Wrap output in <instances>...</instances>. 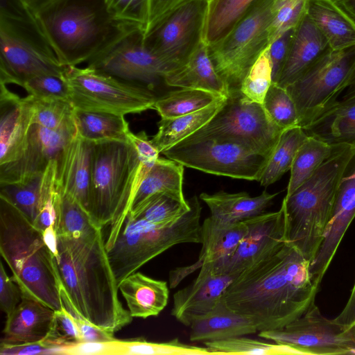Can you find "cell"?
Returning <instances> with one entry per match:
<instances>
[{
  "label": "cell",
  "mask_w": 355,
  "mask_h": 355,
  "mask_svg": "<svg viewBox=\"0 0 355 355\" xmlns=\"http://www.w3.org/2000/svg\"><path fill=\"white\" fill-rule=\"evenodd\" d=\"M277 194L263 191L259 196L252 197L246 192L219 191L214 194L202 193L200 198L209 208L212 218L232 223L263 213Z\"/></svg>",
  "instance_id": "cell-29"
},
{
  "label": "cell",
  "mask_w": 355,
  "mask_h": 355,
  "mask_svg": "<svg viewBox=\"0 0 355 355\" xmlns=\"http://www.w3.org/2000/svg\"><path fill=\"white\" fill-rule=\"evenodd\" d=\"M189 209L188 200L181 202L170 195L159 193L151 196L128 214L150 223L166 224L178 220Z\"/></svg>",
  "instance_id": "cell-42"
},
{
  "label": "cell",
  "mask_w": 355,
  "mask_h": 355,
  "mask_svg": "<svg viewBox=\"0 0 355 355\" xmlns=\"http://www.w3.org/2000/svg\"><path fill=\"white\" fill-rule=\"evenodd\" d=\"M118 286L132 318L157 316L167 305L169 290L166 282L135 272Z\"/></svg>",
  "instance_id": "cell-28"
},
{
  "label": "cell",
  "mask_w": 355,
  "mask_h": 355,
  "mask_svg": "<svg viewBox=\"0 0 355 355\" xmlns=\"http://www.w3.org/2000/svg\"><path fill=\"white\" fill-rule=\"evenodd\" d=\"M309 0H273L268 28L270 45L290 29L295 28L307 14Z\"/></svg>",
  "instance_id": "cell-44"
},
{
  "label": "cell",
  "mask_w": 355,
  "mask_h": 355,
  "mask_svg": "<svg viewBox=\"0 0 355 355\" xmlns=\"http://www.w3.org/2000/svg\"><path fill=\"white\" fill-rule=\"evenodd\" d=\"M334 320L345 328L355 321V282L345 306Z\"/></svg>",
  "instance_id": "cell-58"
},
{
  "label": "cell",
  "mask_w": 355,
  "mask_h": 355,
  "mask_svg": "<svg viewBox=\"0 0 355 355\" xmlns=\"http://www.w3.org/2000/svg\"><path fill=\"white\" fill-rule=\"evenodd\" d=\"M333 146L309 136L298 150L292 166L286 196L304 183L330 156Z\"/></svg>",
  "instance_id": "cell-38"
},
{
  "label": "cell",
  "mask_w": 355,
  "mask_h": 355,
  "mask_svg": "<svg viewBox=\"0 0 355 355\" xmlns=\"http://www.w3.org/2000/svg\"><path fill=\"white\" fill-rule=\"evenodd\" d=\"M272 1L257 0L223 38L208 46L214 66L230 91L240 89L252 65L270 46Z\"/></svg>",
  "instance_id": "cell-9"
},
{
  "label": "cell",
  "mask_w": 355,
  "mask_h": 355,
  "mask_svg": "<svg viewBox=\"0 0 355 355\" xmlns=\"http://www.w3.org/2000/svg\"><path fill=\"white\" fill-rule=\"evenodd\" d=\"M355 64V45L330 50L286 87L293 100L302 128L331 103Z\"/></svg>",
  "instance_id": "cell-13"
},
{
  "label": "cell",
  "mask_w": 355,
  "mask_h": 355,
  "mask_svg": "<svg viewBox=\"0 0 355 355\" xmlns=\"http://www.w3.org/2000/svg\"><path fill=\"white\" fill-rule=\"evenodd\" d=\"M29 96L34 107L33 124L55 130L75 122L73 117L75 109L70 101L40 99Z\"/></svg>",
  "instance_id": "cell-46"
},
{
  "label": "cell",
  "mask_w": 355,
  "mask_h": 355,
  "mask_svg": "<svg viewBox=\"0 0 355 355\" xmlns=\"http://www.w3.org/2000/svg\"><path fill=\"white\" fill-rule=\"evenodd\" d=\"M43 174L35 175L15 182L0 184V196L19 209L32 224L44 202L42 191Z\"/></svg>",
  "instance_id": "cell-39"
},
{
  "label": "cell",
  "mask_w": 355,
  "mask_h": 355,
  "mask_svg": "<svg viewBox=\"0 0 355 355\" xmlns=\"http://www.w3.org/2000/svg\"><path fill=\"white\" fill-rule=\"evenodd\" d=\"M345 327L325 318L314 302L300 318L282 329L259 331L261 338L291 346L303 354H354Z\"/></svg>",
  "instance_id": "cell-16"
},
{
  "label": "cell",
  "mask_w": 355,
  "mask_h": 355,
  "mask_svg": "<svg viewBox=\"0 0 355 355\" xmlns=\"http://www.w3.org/2000/svg\"><path fill=\"white\" fill-rule=\"evenodd\" d=\"M35 15L64 67L87 62L128 31L141 27L116 19L105 0H53Z\"/></svg>",
  "instance_id": "cell-3"
},
{
  "label": "cell",
  "mask_w": 355,
  "mask_h": 355,
  "mask_svg": "<svg viewBox=\"0 0 355 355\" xmlns=\"http://www.w3.org/2000/svg\"><path fill=\"white\" fill-rule=\"evenodd\" d=\"M54 310L42 302L27 297L8 315L1 343L19 344L44 340L53 321Z\"/></svg>",
  "instance_id": "cell-26"
},
{
  "label": "cell",
  "mask_w": 355,
  "mask_h": 355,
  "mask_svg": "<svg viewBox=\"0 0 355 355\" xmlns=\"http://www.w3.org/2000/svg\"><path fill=\"white\" fill-rule=\"evenodd\" d=\"M54 227L57 235H79L102 228L71 196L58 191Z\"/></svg>",
  "instance_id": "cell-40"
},
{
  "label": "cell",
  "mask_w": 355,
  "mask_h": 355,
  "mask_svg": "<svg viewBox=\"0 0 355 355\" xmlns=\"http://www.w3.org/2000/svg\"><path fill=\"white\" fill-rule=\"evenodd\" d=\"M272 84V63L269 46L265 49L243 80L240 91L251 101L263 104Z\"/></svg>",
  "instance_id": "cell-47"
},
{
  "label": "cell",
  "mask_w": 355,
  "mask_h": 355,
  "mask_svg": "<svg viewBox=\"0 0 355 355\" xmlns=\"http://www.w3.org/2000/svg\"><path fill=\"white\" fill-rule=\"evenodd\" d=\"M28 8L35 14L53 0H24Z\"/></svg>",
  "instance_id": "cell-61"
},
{
  "label": "cell",
  "mask_w": 355,
  "mask_h": 355,
  "mask_svg": "<svg viewBox=\"0 0 355 355\" xmlns=\"http://www.w3.org/2000/svg\"><path fill=\"white\" fill-rule=\"evenodd\" d=\"M153 163L141 162L128 140L94 143L89 214L98 226L110 225L107 250L112 246L139 184Z\"/></svg>",
  "instance_id": "cell-5"
},
{
  "label": "cell",
  "mask_w": 355,
  "mask_h": 355,
  "mask_svg": "<svg viewBox=\"0 0 355 355\" xmlns=\"http://www.w3.org/2000/svg\"><path fill=\"white\" fill-rule=\"evenodd\" d=\"M263 106L269 118L283 130L300 126L296 106L286 88L272 83Z\"/></svg>",
  "instance_id": "cell-45"
},
{
  "label": "cell",
  "mask_w": 355,
  "mask_h": 355,
  "mask_svg": "<svg viewBox=\"0 0 355 355\" xmlns=\"http://www.w3.org/2000/svg\"><path fill=\"white\" fill-rule=\"evenodd\" d=\"M189 327L192 342L220 340L258 331L251 318L231 309L222 300L211 311L195 318Z\"/></svg>",
  "instance_id": "cell-27"
},
{
  "label": "cell",
  "mask_w": 355,
  "mask_h": 355,
  "mask_svg": "<svg viewBox=\"0 0 355 355\" xmlns=\"http://www.w3.org/2000/svg\"><path fill=\"white\" fill-rule=\"evenodd\" d=\"M193 0H148V19L144 33L149 31L175 10Z\"/></svg>",
  "instance_id": "cell-55"
},
{
  "label": "cell",
  "mask_w": 355,
  "mask_h": 355,
  "mask_svg": "<svg viewBox=\"0 0 355 355\" xmlns=\"http://www.w3.org/2000/svg\"><path fill=\"white\" fill-rule=\"evenodd\" d=\"M245 222L223 223L211 216L202 225V248L199 258L192 265L176 268L180 279L200 268L204 263L218 262L230 258L247 232Z\"/></svg>",
  "instance_id": "cell-25"
},
{
  "label": "cell",
  "mask_w": 355,
  "mask_h": 355,
  "mask_svg": "<svg viewBox=\"0 0 355 355\" xmlns=\"http://www.w3.org/2000/svg\"><path fill=\"white\" fill-rule=\"evenodd\" d=\"M55 259L61 285L83 318L112 334L132 321L119 299L102 228L58 235Z\"/></svg>",
  "instance_id": "cell-2"
},
{
  "label": "cell",
  "mask_w": 355,
  "mask_h": 355,
  "mask_svg": "<svg viewBox=\"0 0 355 355\" xmlns=\"http://www.w3.org/2000/svg\"><path fill=\"white\" fill-rule=\"evenodd\" d=\"M331 50L326 37L306 15L295 28L278 85L286 88Z\"/></svg>",
  "instance_id": "cell-23"
},
{
  "label": "cell",
  "mask_w": 355,
  "mask_h": 355,
  "mask_svg": "<svg viewBox=\"0 0 355 355\" xmlns=\"http://www.w3.org/2000/svg\"><path fill=\"white\" fill-rule=\"evenodd\" d=\"M223 97L203 89L180 88L159 96L153 109L162 119L173 118L200 110Z\"/></svg>",
  "instance_id": "cell-37"
},
{
  "label": "cell",
  "mask_w": 355,
  "mask_h": 355,
  "mask_svg": "<svg viewBox=\"0 0 355 355\" xmlns=\"http://www.w3.org/2000/svg\"><path fill=\"white\" fill-rule=\"evenodd\" d=\"M209 1V0H208Z\"/></svg>",
  "instance_id": "cell-64"
},
{
  "label": "cell",
  "mask_w": 355,
  "mask_h": 355,
  "mask_svg": "<svg viewBox=\"0 0 355 355\" xmlns=\"http://www.w3.org/2000/svg\"><path fill=\"white\" fill-rule=\"evenodd\" d=\"M355 26V0H331Z\"/></svg>",
  "instance_id": "cell-59"
},
{
  "label": "cell",
  "mask_w": 355,
  "mask_h": 355,
  "mask_svg": "<svg viewBox=\"0 0 355 355\" xmlns=\"http://www.w3.org/2000/svg\"><path fill=\"white\" fill-rule=\"evenodd\" d=\"M128 141L135 148L141 162L153 163L159 157V152L146 132L141 131L135 134L130 131L128 134Z\"/></svg>",
  "instance_id": "cell-56"
},
{
  "label": "cell",
  "mask_w": 355,
  "mask_h": 355,
  "mask_svg": "<svg viewBox=\"0 0 355 355\" xmlns=\"http://www.w3.org/2000/svg\"><path fill=\"white\" fill-rule=\"evenodd\" d=\"M21 1L25 3V1L24 0H20Z\"/></svg>",
  "instance_id": "cell-63"
},
{
  "label": "cell",
  "mask_w": 355,
  "mask_h": 355,
  "mask_svg": "<svg viewBox=\"0 0 355 355\" xmlns=\"http://www.w3.org/2000/svg\"><path fill=\"white\" fill-rule=\"evenodd\" d=\"M65 68L28 8L0 11V83L22 87L37 76L63 75Z\"/></svg>",
  "instance_id": "cell-8"
},
{
  "label": "cell",
  "mask_w": 355,
  "mask_h": 355,
  "mask_svg": "<svg viewBox=\"0 0 355 355\" xmlns=\"http://www.w3.org/2000/svg\"><path fill=\"white\" fill-rule=\"evenodd\" d=\"M303 129L307 135L331 146L355 148V103L326 110Z\"/></svg>",
  "instance_id": "cell-31"
},
{
  "label": "cell",
  "mask_w": 355,
  "mask_h": 355,
  "mask_svg": "<svg viewBox=\"0 0 355 355\" xmlns=\"http://www.w3.org/2000/svg\"><path fill=\"white\" fill-rule=\"evenodd\" d=\"M110 14L121 21L140 26L143 31L148 19V0H105Z\"/></svg>",
  "instance_id": "cell-50"
},
{
  "label": "cell",
  "mask_w": 355,
  "mask_h": 355,
  "mask_svg": "<svg viewBox=\"0 0 355 355\" xmlns=\"http://www.w3.org/2000/svg\"><path fill=\"white\" fill-rule=\"evenodd\" d=\"M161 153L184 166L207 173L258 182L268 159L239 144L194 135Z\"/></svg>",
  "instance_id": "cell-12"
},
{
  "label": "cell",
  "mask_w": 355,
  "mask_h": 355,
  "mask_svg": "<svg viewBox=\"0 0 355 355\" xmlns=\"http://www.w3.org/2000/svg\"><path fill=\"white\" fill-rule=\"evenodd\" d=\"M76 134L75 122L55 130L33 124L21 157L0 166V184L15 182L44 173L49 163L57 158Z\"/></svg>",
  "instance_id": "cell-18"
},
{
  "label": "cell",
  "mask_w": 355,
  "mask_h": 355,
  "mask_svg": "<svg viewBox=\"0 0 355 355\" xmlns=\"http://www.w3.org/2000/svg\"><path fill=\"white\" fill-rule=\"evenodd\" d=\"M247 232L229 259L209 263L214 271L238 276L241 272L268 258L286 243L284 207L274 212H263L243 220Z\"/></svg>",
  "instance_id": "cell-17"
},
{
  "label": "cell",
  "mask_w": 355,
  "mask_h": 355,
  "mask_svg": "<svg viewBox=\"0 0 355 355\" xmlns=\"http://www.w3.org/2000/svg\"><path fill=\"white\" fill-rule=\"evenodd\" d=\"M208 355L215 354L206 346L199 347L183 343L178 338L166 342H150L143 338L121 341L120 355Z\"/></svg>",
  "instance_id": "cell-43"
},
{
  "label": "cell",
  "mask_w": 355,
  "mask_h": 355,
  "mask_svg": "<svg viewBox=\"0 0 355 355\" xmlns=\"http://www.w3.org/2000/svg\"><path fill=\"white\" fill-rule=\"evenodd\" d=\"M308 135L300 126L284 130L277 144L269 157L259 180L261 185L268 187L277 182L291 170L295 155Z\"/></svg>",
  "instance_id": "cell-36"
},
{
  "label": "cell",
  "mask_w": 355,
  "mask_h": 355,
  "mask_svg": "<svg viewBox=\"0 0 355 355\" xmlns=\"http://www.w3.org/2000/svg\"><path fill=\"white\" fill-rule=\"evenodd\" d=\"M93 144V142L82 138L76 132L55 159L58 191L71 196L88 214Z\"/></svg>",
  "instance_id": "cell-22"
},
{
  "label": "cell",
  "mask_w": 355,
  "mask_h": 355,
  "mask_svg": "<svg viewBox=\"0 0 355 355\" xmlns=\"http://www.w3.org/2000/svg\"><path fill=\"white\" fill-rule=\"evenodd\" d=\"M163 82L168 86L209 91L227 97L230 88L216 70L208 46L202 41L179 66L165 73Z\"/></svg>",
  "instance_id": "cell-24"
},
{
  "label": "cell",
  "mask_w": 355,
  "mask_h": 355,
  "mask_svg": "<svg viewBox=\"0 0 355 355\" xmlns=\"http://www.w3.org/2000/svg\"><path fill=\"white\" fill-rule=\"evenodd\" d=\"M144 31L137 27L87 62V67L130 85L155 92L168 71L144 44Z\"/></svg>",
  "instance_id": "cell-14"
},
{
  "label": "cell",
  "mask_w": 355,
  "mask_h": 355,
  "mask_svg": "<svg viewBox=\"0 0 355 355\" xmlns=\"http://www.w3.org/2000/svg\"><path fill=\"white\" fill-rule=\"evenodd\" d=\"M352 103H355V64L342 87L324 111Z\"/></svg>",
  "instance_id": "cell-57"
},
{
  "label": "cell",
  "mask_w": 355,
  "mask_h": 355,
  "mask_svg": "<svg viewBox=\"0 0 355 355\" xmlns=\"http://www.w3.org/2000/svg\"><path fill=\"white\" fill-rule=\"evenodd\" d=\"M121 340L80 342L67 347L63 354L67 355H120Z\"/></svg>",
  "instance_id": "cell-53"
},
{
  "label": "cell",
  "mask_w": 355,
  "mask_h": 355,
  "mask_svg": "<svg viewBox=\"0 0 355 355\" xmlns=\"http://www.w3.org/2000/svg\"><path fill=\"white\" fill-rule=\"evenodd\" d=\"M354 217L355 156L348 165L340 183L322 241L309 263L310 273L318 285H320L323 276Z\"/></svg>",
  "instance_id": "cell-19"
},
{
  "label": "cell",
  "mask_w": 355,
  "mask_h": 355,
  "mask_svg": "<svg viewBox=\"0 0 355 355\" xmlns=\"http://www.w3.org/2000/svg\"><path fill=\"white\" fill-rule=\"evenodd\" d=\"M257 1L209 0L203 26V42L209 46L223 38Z\"/></svg>",
  "instance_id": "cell-35"
},
{
  "label": "cell",
  "mask_w": 355,
  "mask_h": 355,
  "mask_svg": "<svg viewBox=\"0 0 355 355\" xmlns=\"http://www.w3.org/2000/svg\"><path fill=\"white\" fill-rule=\"evenodd\" d=\"M333 146L330 156L313 175L282 205L286 216V241L309 261L315 257L329 220L340 183L355 148L348 145Z\"/></svg>",
  "instance_id": "cell-6"
},
{
  "label": "cell",
  "mask_w": 355,
  "mask_h": 355,
  "mask_svg": "<svg viewBox=\"0 0 355 355\" xmlns=\"http://www.w3.org/2000/svg\"><path fill=\"white\" fill-rule=\"evenodd\" d=\"M307 15L332 50L355 45V26L331 0H309Z\"/></svg>",
  "instance_id": "cell-32"
},
{
  "label": "cell",
  "mask_w": 355,
  "mask_h": 355,
  "mask_svg": "<svg viewBox=\"0 0 355 355\" xmlns=\"http://www.w3.org/2000/svg\"><path fill=\"white\" fill-rule=\"evenodd\" d=\"M63 76L75 110L125 116L153 109L159 97L148 88L128 84L87 67L67 66Z\"/></svg>",
  "instance_id": "cell-10"
},
{
  "label": "cell",
  "mask_w": 355,
  "mask_h": 355,
  "mask_svg": "<svg viewBox=\"0 0 355 355\" xmlns=\"http://www.w3.org/2000/svg\"><path fill=\"white\" fill-rule=\"evenodd\" d=\"M73 117L77 133L87 141L128 140L130 130L123 115L74 110Z\"/></svg>",
  "instance_id": "cell-34"
},
{
  "label": "cell",
  "mask_w": 355,
  "mask_h": 355,
  "mask_svg": "<svg viewBox=\"0 0 355 355\" xmlns=\"http://www.w3.org/2000/svg\"><path fill=\"white\" fill-rule=\"evenodd\" d=\"M236 277L216 272L209 263H204L198 277L173 295L171 315L189 327L195 318L207 313L218 304L225 290Z\"/></svg>",
  "instance_id": "cell-20"
},
{
  "label": "cell",
  "mask_w": 355,
  "mask_h": 355,
  "mask_svg": "<svg viewBox=\"0 0 355 355\" xmlns=\"http://www.w3.org/2000/svg\"><path fill=\"white\" fill-rule=\"evenodd\" d=\"M0 252L24 297L54 311L62 307L55 257L42 232L6 198L0 196Z\"/></svg>",
  "instance_id": "cell-4"
},
{
  "label": "cell",
  "mask_w": 355,
  "mask_h": 355,
  "mask_svg": "<svg viewBox=\"0 0 355 355\" xmlns=\"http://www.w3.org/2000/svg\"><path fill=\"white\" fill-rule=\"evenodd\" d=\"M343 334L347 338L354 343L355 347V321L349 327L345 328ZM354 354H355V349L354 351Z\"/></svg>",
  "instance_id": "cell-62"
},
{
  "label": "cell",
  "mask_w": 355,
  "mask_h": 355,
  "mask_svg": "<svg viewBox=\"0 0 355 355\" xmlns=\"http://www.w3.org/2000/svg\"><path fill=\"white\" fill-rule=\"evenodd\" d=\"M207 3L191 1L144 33L145 46L166 65L168 71L181 64L203 41Z\"/></svg>",
  "instance_id": "cell-15"
},
{
  "label": "cell",
  "mask_w": 355,
  "mask_h": 355,
  "mask_svg": "<svg viewBox=\"0 0 355 355\" xmlns=\"http://www.w3.org/2000/svg\"><path fill=\"white\" fill-rule=\"evenodd\" d=\"M226 98H221L193 113L173 118H161L157 123L158 130L151 139L152 143L161 153L192 135L215 116L223 105Z\"/></svg>",
  "instance_id": "cell-33"
},
{
  "label": "cell",
  "mask_w": 355,
  "mask_h": 355,
  "mask_svg": "<svg viewBox=\"0 0 355 355\" xmlns=\"http://www.w3.org/2000/svg\"><path fill=\"white\" fill-rule=\"evenodd\" d=\"M319 287L310 273L309 261L286 243L241 272L221 300L251 318L258 332L275 330L302 316L315 302Z\"/></svg>",
  "instance_id": "cell-1"
},
{
  "label": "cell",
  "mask_w": 355,
  "mask_h": 355,
  "mask_svg": "<svg viewBox=\"0 0 355 355\" xmlns=\"http://www.w3.org/2000/svg\"><path fill=\"white\" fill-rule=\"evenodd\" d=\"M187 200L189 210L169 223H153L128 214L112 246L107 250L118 286L172 246L202 243L201 205L196 196Z\"/></svg>",
  "instance_id": "cell-7"
},
{
  "label": "cell",
  "mask_w": 355,
  "mask_h": 355,
  "mask_svg": "<svg viewBox=\"0 0 355 355\" xmlns=\"http://www.w3.org/2000/svg\"><path fill=\"white\" fill-rule=\"evenodd\" d=\"M22 87L28 95L37 98L69 101V89L63 75L37 76L27 80Z\"/></svg>",
  "instance_id": "cell-49"
},
{
  "label": "cell",
  "mask_w": 355,
  "mask_h": 355,
  "mask_svg": "<svg viewBox=\"0 0 355 355\" xmlns=\"http://www.w3.org/2000/svg\"><path fill=\"white\" fill-rule=\"evenodd\" d=\"M44 240L55 257L58 255V235L54 225L42 232Z\"/></svg>",
  "instance_id": "cell-60"
},
{
  "label": "cell",
  "mask_w": 355,
  "mask_h": 355,
  "mask_svg": "<svg viewBox=\"0 0 355 355\" xmlns=\"http://www.w3.org/2000/svg\"><path fill=\"white\" fill-rule=\"evenodd\" d=\"M43 341L48 345L62 347L64 349L82 342V337L75 319L63 306L61 309L54 311L51 329Z\"/></svg>",
  "instance_id": "cell-48"
},
{
  "label": "cell",
  "mask_w": 355,
  "mask_h": 355,
  "mask_svg": "<svg viewBox=\"0 0 355 355\" xmlns=\"http://www.w3.org/2000/svg\"><path fill=\"white\" fill-rule=\"evenodd\" d=\"M183 175V165L159 157L139 184L130 211L151 196L159 193L170 195L181 202H187L182 191Z\"/></svg>",
  "instance_id": "cell-30"
},
{
  "label": "cell",
  "mask_w": 355,
  "mask_h": 355,
  "mask_svg": "<svg viewBox=\"0 0 355 355\" xmlns=\"http://www.w3.org/2000/svg\"><path fill=\"white\" fill-rule=\"evenodd\" d=\"M295 28L285 32L269 46V54L272 63V83H278L287 58Z\"/></svg>",
  "instance_id": "cell-52"
},
{
  "label": "cell",
  "mask_w": 355,
  "mask_h": 355,
  "mask_svg": "<svg viewBox=\"0 0 355 355\" xmlns=\"http://www.w3.org/2000/svg\"><path fill=\"white\" fill-rule=\"evenodd\" d=\"M283 131L269 118L263 104L236 89L230 91L215 116L193 135L231 141L269 158Z\"/></svg>",
  "instance_id": "cell-11"
},
{
  "label": "cell",
  "mask_w": 355,
  "mask_h": 355,
  "mask_svg": "<svg viewBox=\"0 0 355 355\" xmlns=\"http://www.w3.org/2000/svg\"><path fill=\"white\" fill-rule=\"evenodd\" d=\"M64 349L48 345L44 341L19 344L1 343V355L63 354Z\"/></svg>",
  "instance_id": "cell-54"
},
{
  "label": "cell",
  "mask_w": 355,
  "mask_h": 355,
  "mask_svg": "<svg viewBox=\"0 0 355 355\" xmlns=\"http://www.w3.org/2000/svg\"><path fill=\"white\" fill-rule=\"evenodd\" d=\"M0 279L1 309L7 316L16 309L24 295L18 284L6 273L3 263L0 267Z\"/></svg>",
  "instance_id": "cell-51"
},
{
  "label": "cell",
  "mask_w": 355,
  "mask_h": 355,
  "mask_svg": "<svg viewBox=\"0 0 355 355\" xmlns=\"http://www.w3.org/2000/svg\"><path fill=\"white\" fill-rule=\"evenodd\" d=\"M29 95L21 98L0 83V166L17 160L24 151L33 124Z\"/></svg>",
  "instance_id": "cell-21"
},
{
  "label": "cell",
  "mask_w": 355,
  "mask_h": 355,
  "mask_svg": "<svg viewBox=\"0 0 355 355\" xmlns=\"http://www.w3.org/2000/svg\"><path fill=\"white\" fill-rule=\"evenodd\" d=\"M205 345L215 354H303L300 350L284 344L269 343L243 336L207 341Z\"/></svg>",
  "instance_id": "cell-41"
}]
</instances>
